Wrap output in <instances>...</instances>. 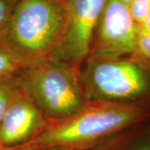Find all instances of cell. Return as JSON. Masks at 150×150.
<instances>
[{
	"label": "cell",
	"instance_id": "cell-1",
	"mask_svg": "<svg viewBox=\"0 0 150 150\" xmlns=\"http://www.w3.org/2000/svg\"><path fill=\"white\" fill-rule=\"evenodd\" d=\"M150 119V105L134 103L87 101L67 118L49 122L48 127L23 146L41 150L62 147L88 150L123 130Z\"/></svg>",
	"mask_w": 150,
	"mask_h": 150
},
{
	"label": "cell",
	"instance_id": "cell-2",
	"mask_svg": "<svg viewBox=\"0 0 150 150\" xmlns=\"http://www.w3.org/2000/svg\"><path fill=\"white\" fill-rule=\"evenodd\" d=\"M67 25L66 0H18L0 40L30 66L52 56Z\"/></svg>",
	"mask_w": 150,
	"mask_h": 150
},
{
	"label": "cell",
	"instance_id": "cell-3",
	"mask_svg": "<svg viewBox=\"0 0 150 150\" xmlns=\"http://www.w3.org/2000/svg\"><path fill=\"white\" fill-rule=\"evenodd\" d=\"M18 80L51 121L74 114L87 102L80 69L52 58L28 66L18 76Z\"/></svg>",
	"mask_w": 150,
	"mask_h": 150
},
{
	"label": "cell",
	"instance_id": "cell-4",
	"mask_svg": "<svg viewBox=\"0 0 150 150\" xmlns=\"http://www.w3.org/2000/svg\"><path fill=\"white\" fill-rule=\"evenodd\" d=\"M80 75L87 101L150 105V68L131 56L86 59Z\"/></svg>",
	"mask_w": 150,
	"mask_h": 150
},
{
	"label": "cell",
	"instance_id": "cell-5",
	"mask_svg": "<svg viewBox=\"0 0 150 150\" xmlns=\"http://www.w3.org/2000/svg\"><path fill=\"white\" fill-rule=\"evenodd\" d=\"M139 31L129 6L121 0H107L87 59L130 56L136 48Z\"/></svg>",
	"mask_w": 150,
	"mask_h": 150
},
{
	"label": "cell",
	"instance_id": "cell-6",
	"mask_svg": "<svg viewBox=\"0 0 150 150\" xmlns=\"http://www.w3.org/2000/svg\"><path fill=\"white\" fill-rule=\"evenodd\" d=\"M107 0H66L68 25L50 58L80 69L89 54L94 33Z\"/></svg>",
	"mask_w": 150,
	"mask_h": 150
},
{
	"label": "cell",
	"instance_id": "cell-7",
	"mask_svg": "<svg viewBox=\"0 0 150 150\" xmlns=\"http://www.w3.org/2000/svg\"><path fill=\"white\" fill-rule=\"evenodd\" d=\"M49 122L22 88L0 123V145L13 147L26 144L41 134Z\"/></svg>",
	"mask_w": 150,
	"mask_h": 150
},
{
	"label": "cell",
	"instance_id": "cell-8",
	"mask_svg": "<svg viewBox=\"0 0 150 150\" xmlns=\"http://www.w3.org/2000/svg\"><path fill=\"white\" fill-rule=\"evenodd\" d=\"M88 150H150V119L123 130Z\"/></svg>",
	"mask_w": 150,
	"mask_h": 150
},
{
	"label": "cell",
	"instance_id": "cell-9",
	"mask_svg": "<svg viewBox=\"0 0 150 150\" xmlns=\"http://www.w3.org/2000/svg\"><path fill=\"white\" fill-rule=\"evenodd\" d=\"M28 67L9 47L0 40V81L16 78Z\"/></svg>",
	"mask_w": 150,
	"mask_h": 150
},
{
	"label": "cell",
	"instance_id": "cell-10",
	"mask_svg": "<svg viewBox=\"0 0 150 150\" xmlns=\"http://www.w3.org/2000/svg\"><path fill=\"white\" fill-rule=\"evenodd\" d=\"M21 90L22 87L18 80V76L0 81V123L11 103Z\"/></svg>",
	"mask_w": 150,
	"mask_h": 150
},
{
	"label": "cell",
	"instance_id": "cell-11",
	"mask_svg": "<svg viewBox=\"0 0 150 150\" xmlns=\"http://www.w3.org/2000/svg\"><path fill=\"white\" fill-rule=\"evenodd\" d=\"M130 56L150 68V32L139 31L136 48Z\"/></svg>",
	"mask_w": 150,
	"mask_h": 150
},
{
	"label": "cell",
	"instance_id": "cell-12",
	"mask_svg": "<svg viewBox=\"0 0 150 150\" xmlns=\"http://www.w3.org/2000/svg\"><path fill=\"white\" fill-rule=\"evenodd\" d=\"M18 0H0V39L4 36Z\"/></svg>",
	"mask_w": 150,
	"mask_h": 150
},
{
	"label": "cell",
	"instance_id": "cell-13",
	"mask_svg": "<svg viewBox=\"0 0 150 150\" xmlns=\"http://www.w3.org/2000/svg\"><path fill=\"white\" fill-rule=\"evenodd\" d=\"M150 5V0H132L129 4V9L135 22L141 25L147 14Z\"/></svg>",
	"mask_w": 150,
	"mask_h": 150
},
{
	"label": "cell",
	"instance_id": "cell-14",
	"mask_svg": "<svg viewBox=\"0 0 150 150\" xmlns=\"http://www.w3.org/2000/svg\"><path fill=\"white\" fill-rule=\"evenodd\" d=\"M139 31L150 32V5L144 21L139 26Z\"/></svg>",
	"mask_w": 150,
	"mask_h": 150
},
{
	"label": "cell",
	"instance_id": "cell-15",
	"mask_svg": "<svg viewBox=\"0 0 150 150\" xmlns=\"http://www.w3.org/2000/svg\"><path fill=\"white\" fill-rule=\"evenodd\" d=\"M0 150H31L25 148L23 144L13 146V147H8V146H3L0 145Z\"/></svg>",
	"mask_w": 150,
	"mask_h": 150
},
{
	"label": "cell",
	"instance_id": "cell-16",
	"mask_svg": "<svg viewBox=\"0 0 150 150\" xmlns=\"http://www.w3.org/2000/svg\"><path fill=\"white\" fill-rule=\"evenodd\" d=\"M41 150H73L69 149H66V148H62V147H50L47 149H43Z\"/></svg>",
	"mask_w": 150,
	"mask_h": 150
},
{
	"label": "cell",
	"instance_id": "cell-17",
	"mask_svg": "<svg viewBox=\"0 0 150 150\" xmlns=\"http://www.w3.org/2000/svg\"><path fill=\"white\" fill-rule=\"evenodd\" d=\"M123 3H124L125 4H127L128 6H129V4H130V3H131V1L132 0H121Z\"/></svg>",
	"mask_w": 150,
	"mask_h": 150
}]
</instances>
